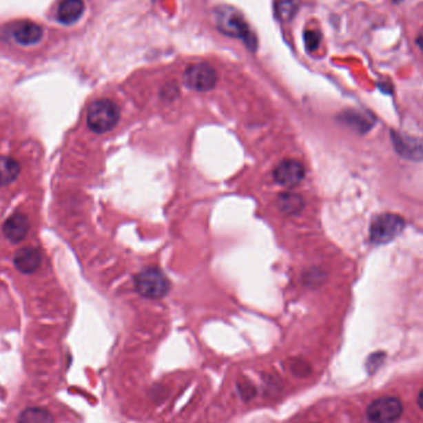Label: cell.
Masks as SVG:
<instances>
[{"label": "cell", "instance_id": "cell-1", "mask_svg": "<svg viewBox=\"0 0 423 423\" xmlns=\"http://www.w3.org/2000/svg\"><path fill=\"white\" fill-rule=\"evenodd\" d=\"M214 20L218 30L223 32L224 35L244 40L249 50L254 51L256 49V37L250 31V28L243 19L240 12H236L234 8L219 6L214 12Z\"/></svg>", "mask_w": 423, "mask_h": 423}, {"label": "cell", "instance_id": "cell-2", "mask_svg": "<svg viewBox=\"0 0 423 423\" xmlns=\"http://www.w3.org/2000/svg\"><path fill=\"white\" fill-rule=\"evenodd\" d=\"M134 287L144 298L160 300L169 293L171 285L163 270L149 266L134 276Z\"/></svg>", "mask_w": 423, "mask_h": 423}, {"label": "cell", "instance_id": "cell-3", "mask_svg": "<svg viewBox=\"0 0 423 423\" xmlns=\"http://www.w3.org/2000/svg\"><path fill=\"white\" fill-rule=\"evenodd\" d=\"M119 119L121 109L110 99H98L87 110V125L93 133H108Z\"/></svg>", "mask_w": 423, "mask_h": 423}, {"label": "cell", "instance_id": "cell-4", "mask_svg": "<svg viewBox=\"0 0 423 423\" xmlns=\"http://www.w3.org/2000/svg\"><path fill=\"white\" fill-rule=\"evenodd\" d=\"M405 220L398 214L385 213L375 218L370 228V238L375 244H386L402 233Z\"/></svg>", "mask_w": 423, "mask_h": 423}, {"label": "cell", "instance_id": "cell-5", "mask_svg": "<svg viewBox=\"0 0 423 423\" xmlns=\"http://www.w3.org/2000/svg\"><path fill=\"white\" fill-rule=\"evenodd\" d=\"M404 411L402 402L393 396L374 400L367 409V417L371 423L396 422Z\"/></svg>", "mask_w": 423, "mask_h": 423}, {"label": "cell", "instance_id": "cell-6", "mask_svg": "<svg viewBox=\"0 0 423 423\" xmlns=\"http://www.w3.org/2000/svg\"><path fill=\"white\" fill-rule=\"evenodd\" d=\"M218 74L213 67L207 63H197L188 67L183 74L185 85L197 92H208L217 85Z\"/></svg>", "mask_w": 423, "mask_h": 423}, {"label": "cell", "instance_id": "cell-7", "mask_svg": "<svg viewBox=\"0 0 423 423\" xmlns=\"http://www.w3.org/2000/svg\"><path fill=\"white\" fill-rule=\"evenodd\" d=\"M305 176V166L295 158H285L272 171L275 182L285 188L297 187L303 181Z\"/></svg>", "mask_w": 423, "mask_h": 423}, {"label": "cell", "instance_id": "cell-8", "mask_svg": "<svg viewBox=\"0 0 423 423\" xmlns=\"http://www.w3.org/2000/svg\"><path fill=\"white\" fill-rule=\"evenodd\" d=\"M391 136H393V147L402 158L413 161L423 160V145L416 140L398 133L391 134Z\"/></svg>", "mask_w": 423, "mask_h": 423}, {"label": "cell", "instance_id": "cell-9", "mask_svg": "<svg viewBox=\"0 0 423 423\" xmlns=\"http://www.w3.org/2000/svg\"><path fill=\"white\" fill-rule=\"evenodd\" d=\"M43 34V28L32 21H21L12 29V37L21 45H34L39 43Z\"/></svg>", "mask_w": 423, "mask_h": 423}, {"label": "cell", "instance_id": "cell-10", "mask_svg": "<svg viewBox=\"0 0 423 423\" xmlns=\"http://www.w3.org/2000/svg\"><path fill=\"white\" fill-rule=\"evenodd\" d=\"M3 231L6 238L12 243L21 242L29 231V220L24 214H12V217L6 220Z\"/></svg>", "mask_w": 423, "mask_h": 423}, {"label": "cell", "instance_id": "cell-11", "mask_svg": "<svg viewBox=\"0 0 423 423\" xmlns=\"http://www.w3.org/2000/svg\"><path fill=\"white\" fill-rule=\"evenodd\" d=\"M41 264V254L35 248H24L19 250L14 256V265L19 271L24 274L37 271Z\"/></svg>", "mask_w": 423, "mask_h": 423}, {"label": "cell", "instance_id": "cell-12", "mask_svg": "<svg viewBox=\"0 0 423 423\" xmlns=\"http://www.w3.org/2000/svg\"><path fill=\"white\" fill-rule=\"evenodd\" d=\"M85 12V3L82 0H62L59 10L57 19L65 25L76 23Z\"/></svg>", "mask_w": 423, "mask_h": 423}, {"label": "cell", "instance_id": "cell-13", "mask_svg": "<svg viewBox=\"0 0 423 423\" xmlns=\"http://www.w3.org/2000/svg\"><path fill=\"white\" fill-rule=\"evenodd\" d=\"M278 206L286 214L295 216L303 209L302 197L293 192L280 194L278 198Z\"/></svg>", "mask_w": 423, "mask_h": 423}, {"label": "cell", "instance_id": "cell-14", "mask_svg": "<svg viewBox=\"0 0 423 423\" xmlns=\"http://www.w3.org/2000/svg\"><path fill=\"white\" fill-rule=\"evenodd\" d=\"M20 172V166L17 160L8 156L0 158V186H6L15 181Z\"/></svg>", "mask_w": 423, "mask_h": 423}, {"label": "cell", "instance_id": "cell-15", "mask_svg": "<svg viewBox=\"0 0 423 423\" xmlns=\"http://www.w3.org/2000/svg\"><path fill=\"white\" fill-rule=\"evenodd\" d=\"M19 423H52L50 413L41 409H29L21 413Z\"/></svg>", "mask_w": 423, "mask_h": 423}, {"label": "cell", "instance_id": "cell-16", "mask_svg": "<svg viewBox=\"0 0 423 423\" xmlns=\"http://www.w3.org/2000/svg\"><path fill=\"white\" fill-rule=\"evenodd\" d=\"M278 18L290 19L297 12L296 0H282L276 6Z\"/></svg>", "mask_w": 423, "mask_h": 423}, {"label": "cell", "instance_id": "cell-17", "mask_svg": "<svg viewBox=\"0 0 423 423\" xmlns=\"http://www.w3.org/2000/svg\"><path fill=\"white\" fill-rule=\"evenodd\" d=\"M305 43L309 51H316L320 48V34L318 31L309 30L305 32Z\"/></svg>", "mask_w": 423, "mask_h": 423}, {"label": "cell", "instance_id": "cell-18", "mask_svg": "<svg viewBox=\"0 0 423 423\" xmlns=\"http://www.w3.org/2000/svg\"><path fill=\"white\" fill-rule=\"evenodd\" d=\"M348 123L351 124V125H354L355 127L362 129V130H367L368 127H371V123L367 121V118H364L363 115L360 114V113H358V112L349 114Z\"/></svg>", "mask_w": 423, "mask_h": 423}, {"label": "cell", "instance_id": "cell-19", "mask_svg": "<svg viewBox=\"0 0 423 423\" xmlns=\"http://www.w3.org/2000/svg\"><path fill=\"white\" fill-rule=\"evenodd\" d=\"M417 404L423 410V389L421 390V393L418 395Z\"/></svg>", "mask_w": 423, "mask_h": 423}, {"label": "cell", "instance_id": "cell-20", "mask_svg": "<svg viewBox=\"0 0 423 423\" xmlns=\"http://www.w3.org/2000/svg\"><path fill=\"white\" fill-rule=\"evenodd\" d=\"M417 45L420 46V49L423 51V34H421V35L417 37Z\"/></svg>", "mask_w": 423, "mask_h": 423}]
</instances>
